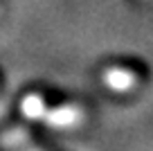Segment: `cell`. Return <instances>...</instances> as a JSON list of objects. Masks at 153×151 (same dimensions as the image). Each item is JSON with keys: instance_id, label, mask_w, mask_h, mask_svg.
<instances>
[{"instance_id": "cell-1", "label": "cell", "mask_w": 153, "mask_h": 151, "mask_svg": "<svg viewBox=\"0 0 153 151\" xmlns=\"http://www.w3.org/2000/svg\"><path fill=\"white\" fill-rule=\"evenodd\" d=\"M45 124L52 129H70V126H76V124H81L83 120V111L79 106H59V108H52V111H45L43 115Z\"/></svg>"}, {"instance_id": "cell-2", "label": "cell", "mask_w": 153, "mask_h": 151, "mask_svg": "<svg viewBox=\"0 0 153 151\" xmlns=\"http://www.w3.org/2000/svg\"><path fill=\"white\" fill-rule=\"evenodd\" d=\"M135 72L126 70V68H108L104 72V84L108 86L110 90H117V93H124V90H131L135 86Z\"/></svg>"}, {"instance_id": "cell-3", "label": "cell", "mask_w": 153, "mask_h": 151, "mask_svg": "<svg viewBox=\"0 0 153 151\" xmlns=\"http://www.w3.org/2000/svg\"><path fill=\"white\" fill-rule=\"evenodd\" d=\"M20 108H23V115L29 117V120H41L45 115V104L38 95H27V97L23 99Z\"/></svg>"}, {"instance_id": "cell-4", "label": "cell", "mask_w": 153, "mask_h": 151, "mask_svg": "<svg viewBox=\"0 0 153 151\" xmlns=\"http://www.w3.org/2000/svg\"><path fill=\"white\" fill-rule=\"evenodd\" d=\"M29 135H27L25 129H11L9 133H5V135L0 138V144L2 147H16V144H23Z\"/></svg>"}, {"instance_id": "cell-5", "label": "cell", "mask_w": 153, "mask_h": 151, "mask_svg": "<svg viewBox=\"0 0 153 151\" xmlns=\"http://www.w3.org/2000/svg\"><path fill=\"white\" fill-rule=\"evenodd\" d=\"M29 151H34V149H29Z\"/></svg>"}]
</instances>
